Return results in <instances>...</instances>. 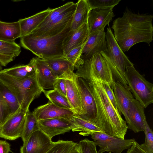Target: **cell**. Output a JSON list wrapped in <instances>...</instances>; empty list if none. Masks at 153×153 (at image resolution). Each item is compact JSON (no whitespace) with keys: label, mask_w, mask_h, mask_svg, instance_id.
Here are the masks:
<instances>
[{"label":"cell","mask_w":153,"mask_h":153,"mask_svg":"<svg viewBox=\"0 0 153 153\" xmlns=\"http://www.w3.org/2000/svg\"><path fill=\"white\" fill-rule=\"evenodd\" d=\"M152 15L136 14L127 8L123 16L113 22L111 28L114 37L123 52L133 45L144 42L149 44L153 40Z\"/></svg>","instance_id":"cell-1"},{"label":"cell","mask_w":153,"mask_h":153,"mask_svg":"<svg viewBox=\"0 0 153 153\" xmlns=\"http://www.w3.org/2000/svg\"><path fill=\"white\" fill-rule=\"evenodd\" d=\"M87 82L96 106L95 124L102 131L124 139L128 129L126 122L113 105L101 82L93 79Z\"/></svg>","instance_id":"cell-2"},{"label":"cell","mask_w":153,"mask_h":153,"mask_svg":"<svg viewBox=\"0 0 153 153\" xmlns=\"http://www.w3.org/2000/svg\"><path fill=\"white\" fill-rule=\"evenodd\" d=\"M71 23L60 33L53 36L38 38L28 34L22 37L21 45L42 59L64 57L63 42L71 30Z\"/></svg>","instance_id":"cell-3"},{"label":"cell","mask_w":153,"mask_h":153,"mask_svg":"<svg viewBox=\"0 0 153 153\" xmlns=\"http://www.w3.org/2000/svg\"><path fill=\"white\" fill-rule=\"evenodd\" d=\"M0 81L5 85L15 96L20 105L21 110L26 113L35 99L39 97L42 90L39 86L35 76L25 79H19L0 71Z\"/></svg>","instance_id":"cell-4"},{"label":"cell","mask_w":153,"mask_h":153,"mask_svg":"<svg viewBox=\"0 0 153 153\" xmlns=\"http://www.w3.org/2000/svg\"><path fill=\"white\" fill-rule=\"evenodd\" d=\"M105 36L107 50L101 52V54L106 60L113 78L114 77L116 81L128 86L125 78L126 68L128 67L134 66V64L119 46L110 27L107 28Z\"/></svg>","instance_id":"cell-5"},{"label":"cell","mask_w":153,"mask_h":153,"mask_svg":"<svg viewBox=\"0 0 153 153\" xmlns=\"http://www.w3.org/2000/svg\"><path fill=\"white\" fill-rule=\"evenodd\" d=\"M77 76L87 82L96 79L107 83L111 86L114 79L110 68L101 53H97L77 69Z\"/></svg>","instance_id":"cell-6"},{"label":"cell","mask_w":153,"mask_h":153,"mask_svg":"<svg viewBox=\"0 0 153 153\" xmlns=\"http://www.w3.org/2000/svg\"><path fill=\"white\" fill-rule=\"evenodd\" d=\"M125 78L129 90L135 99L145 108L153 103V84L147 80L134 66L126 68Z\"/></svg>","instance_id":"cell-7"},{"label":"cell","mask_w":153,"mask_h":153,"mask_svg":"<svg viewBox=\"0 0 153 153\" xmlns=\"http://www.w3.org/2000/svg\"><path fill=\"white\" fill-rule=\"evenodd\" d=\"M96 146L99 147L98 153L106 152L109 153H121L129 149L135 139H122L108 134L103 132L92 133L90 134Z\"/></svg>","instance_id":"cell-8"},{"label":"cell","mask_w":153,"mask_h":153,"mask_svg":"<svg viewBox=\"0 0 153 153\" xmlns=\"http://www.w3.org/2000/svg\"><path fill=\"white\" fill-rule=\"evenodd\" d=\"M76 7V3H74L46 25L36 29L29 34L34 37L41 38L59 34L71 23Z\"/></svg>","instance_id":"cell-9"},{"label":"cell","mask_w":153,"mask_h":153,"mask_svg":"<svg viewBox=\"0 0 153 153\" xmlns=\"http://www.w3.org/2000/svg\"><path fill=\"white\" fill-rule=\"evenodd\" d=\"M72 116L38 121L39 129L52 139L54 136L69 132L75 127Z\"/></svg>","instance_id":"cell-10"},{"label":"cell","mask_w":153,"mask_h":153,"mask_svg":"<svg viewBox=\"0 0 153 153\" xmlns=\"http://www.w3.org/2000/svg\"><path fill=\"white\" fill-rule=\"evenodd\" d=\"M54 142L40 129L32 133L20 149V153H46Z\"/></svg>","instance_id":"cell-11"},{"label":"cell","mask_w":153,"mask_h":153,"mask_svg":"<svg viewBox=\"0 0 153 153\" xmlns=\"http://www.w3.org/2000/svg\"><path fill=\"white\" fill-rule=\"evenodd\" d=\"M26 113L20 110L10 116L1 126L0 137L12 140L21 137Z\"/></svg>","instance_id":"cell-12"},{"label":"cell","mask_w":153,"mask_h":153,"mask_svg":"<svg viewBox=\"0 0 153 153\" xmlns=\"http://www.w3.org/2000/svg\"><path fill=\"white\" fill-rule=\"evenodd\" d=\"M76 82L85 112L84 115L80 117L95 123L97 115L96 106L88 83L83 79L78 77L76 79Z\"/></svg>","instance_id":"cell-13"},{"label":"cell","mask_w":153,"mask_h":153,"mask_svg":"<svg viewBox=\"0 0 153 153\" xmlns=\"http://www.w3.org/2000/svg\"><path fill=\"white\" fill-rule=\"evenodd\" d=\"M104 30L89 33L82 50L81 58L84 61L91 59L97 53L107 50Z\"/></svg>","instance_id":"cell-14"},{"label":"cell","mask_w":153,"mask_h":153,"mask_svg":"<svg viewBox=\"0 0 153 153\" xmlns=\"http://www.w3.org/2000/svg\"><path fill=\"white\" fill-rule=\"evenodd\" d=\"M30 62L33 67L36 81L41 89L42 90L54 89L56 78L46 62L38 57L33 58Z\"/></svg>","instance_id":"cell-15"},{"label":"cell","mask_w":153,"mask_h":153,"mask_svg":"<svg viewBox=\"0 0 153 153\" xmlns=\"http://www.w3.org/2000/svg\"><path fill=\"white\" fill-rule=\"evenodd\" d=\"M145 108L138 101L133 99L130 102L126 123L128 128L135 133L144 131L146 121Z\"/></svg>","instance_id":"cell-16"},{"label":"cell","mask_w":153,"mask_h":153,"mask_svg":"<svg viewBox=\"0 0 153 153\" xmlns=\"http://www.w3.org/2000/svg\"><path fill=\"white\" fill-rule=\"evenodd\" d=\"M112 8L94 9L88 13L87 25L89 34L104 30L114 17Z\"/></svg>","instance_id":"cell-17"},{"label":"cell","mask_w":153,"mask_h":153,"mask_svg":"<svg viewBox=\"0 0 153 153\" xmlns=\"http://www.w3.org/2000/svg\"><path fill=\"white\" fill-rule=\"evenodd\" d=\"M44 59L56 78L73 79L77 77L74 72V67L64 57H54Z\"/></svg>","instance_id":"cell-18"},{"label":"cell","mask_w":153,"mask_h":153,"mask_svg":"<svg viewBox=\"0 0 153 153\" xmlns=\"http://www.w3.org/2000/svg\"><path fill=\"white\" fill-rule=\"evenodd\" d=\"M114 92L117 108L120 114L123 115L126 122L130 102L134 99L128 86H126L117 81H113L111 86Z\"/></svg>","instance_id":"cell-19"},{"label":"cell","mask_w":153,"mask_h":153,"mask_svg":"<svg viewBox=\"0 0 153 153\" xmlns=\"http://www.w3.org/2000/svg\"><path fill=\"white\" fill-rule=\"evenodd\" d=\"M32 112L37 121L76 115L73 110L59 107L49 101L45 104L38 107Z\"/></svg>","instance_id":"cell-20"},{"label":"cell","mask_w":153,"mask_h":153,"mask_svg":"<svg viewBox=\"0 0 153 153\" xmlns=\"http://www.w3.org/2000/svg\"><path fill=\"white\" fill-rule=\"evenodd\" d=\"M89 34L87 23L76 29L70 30L63 42L64 56L72 49L84 44Z\"/></svg>","instance_id":"cell-21"},{"label":"cell","mask_w":153,"mask_h":153,"mask_svg":"<svg viewBox=\"0 0 153 153\" xmlns=\"http://www.w3.org/2000/svg\"><path fill=\"white\" fill-rule=\"evenodd\" d=\"M77 77L73 79H65L66 97L76 115L81 117L85 114V112L76 82Z\"/></svg>","instance_id":"cell-22"},{"label":"cell","mask_w":153,"mask_h":153,"mask_svg":"<svg viewBox=\"0 0 153 153\" xmlns=\"http://www.w3.org/2000/svg\"><path fill=\"white\" fill-rule=\"evenodd\" d=\"M53 10L49 7L31 16L19 20L21 31L20 37L30 34L37 28Z\"/></svg>","instance_id":"cell-23"},{"label":"cell","mask_w":153,"mask_h":153,"mask_svg":"<svg viewBox=\"0 0 153 153\" xmlns=\"http://www.w3.org/2000/svg\"><path fill=\"white\" fill-rule=\"evenodd\" d=\"M76 4V8L71 23V30L76 29L87 23L88 13L90 10L87 0H79Z\"/></svg>","instance_id":"cell-24"},{"label":"cell","mask_w":153,"mask_h":153,"mask_svg":"<svg viewBox=\"0 0 153 153\" xmlns=\"http://www.w3.org/2000/svg\"><path fill=\"white\" fill-rule=\"evenodd\" d=\"M21 36V31L19 21L6 22L0 20V40L14 42Z\"/></svg>","instance_id":"cell-25"},{"label":"cell","mask_w":153,"mask_h":153,"mask_svg":"<svg viewBox=\"0 0 153 153\" xmlns=\"http://www.w3.org/2000/svg\"><path fill=\"white\" fill-rule=\"evenodd\" d=\"M72 117L75 126L72 130L73 131H81L79 134L84 136H88L94 132H102L94 123L79 116L74 115Z\"/></svg>","instance_id":"cell-26"},{"label":"cell","mask_w":153,"mask_h":153,"mask_svg":"<svg viewBox=\"0 0 153 153\" xmlns=\"http://www.w3.org/2000/svg\"><path fill=\"white\" fill-rule=\"evenodd\" d=\"M2 71L10 76L19 79H27L35 76L34 68L30 62L27 65H16Z\"/></svg>","instance_id":"cell-27"},{"label":"cell","mask_w":153,"mask_h":153,"mask_svg":"<svg viewBox=\"0 0 153 153\" xmlns=\"http://www.w3.org/2000/svg\"><path fill=\"white\" fill-rule=\"evenodd\" d=\"M0 91L10 110V116L21 110L20 105L15 96L0 81Z\"/></svg>","instance_id":"cell-28"},{"label":"cell","mask_w":153,"mask_h":153,"mask_svg":"<svg viewBox=\"0 0 153 153\" xmlns=\"http://www.w3.org/2000/svg\"><path fill=\"white\" fill-rule=\"evenodd\" d=\"M42 92L48 99L49 101L53 104L61 108L73 111L67 98L61 94L56 90H43Z\"/></svg>","instance_id":"cell-29"},{"label":"cell","mask_w":153,"mask_h":153,"mask_svg":"<svg viewBox=\"0 0 153 153\" xmlns=\"http://www.w3.org/2000/svg\"><path fill=\"white\" fill-rule=\"evenodd\" d=\"M38 121L33 112H27L24 126L21 137L25 143L33 132L39 129Z\"/></svg>","instance_id":"cell-30"},{"label":"cell","mask_w":153,"mask_h":153,"mask_svg":"<svg viewBox=\"0 0 153 153\" xmlns=\"http://www.w3.org/2000/svg\"><path fill=\"white\" fill-rule=\"evenodd\" d=\"M21 51L20 46L15 42L0 40V54L14 58L19 56Z\"/></svg>","instance_id":"cell-31"},{"label":"cell","mask_w":153,"mask_h":153,"mask_svg":"<svg viewBox=\"0 0 153 153\" xmlns=\"http://www.w3.org/2000/svg\"><path fill=\"white\" fill-rule=\"evenodd\" d=\"M77 143L72 141L59 140L54 142L52 147L46 153H71Z\"/></svg>","instance_id":"cell-32"},{"label":"cell","mask_w":153,"mask_h":153,"mask_svg":"<svg viewBox=\"0 0 153 153\" xmlns=\"http://www.w3.org/2000/svg\"><path fill=\"white\" fill-rule=\"evenodd\" d=\"M85 44L72 49L64 57L71 62L74 68L77 69L82 65L84 63V61L81 58V56Z\"/></svg>","instance_id":"cell-33"},{"label":"cell","mask_w":153,"mask_h":153,"mask_svg":"<svg viewBox=\"0 0 153 153\" xmlns=\"http://www.w3.org/2000/svg\"><path fill=\"white\" fill-rule=\"evenodd\" d=\"M74 3L72 1L68 2L61 6L53 9V10L47 16L41 24L36 29L40 28L46 25L72 5Z\"/></svg>","instance_id":"cell-34"},{"label":"cell","mask_w":153,"mask_h":153,"mask_svg":"<svg viewBox=\"0 0 153 153\" xmlns=\"http://www.w3.org/2000/svg\"><path fill=\"white\" fill-rule=\"evenodd\" d=\"M90 10L94 9L112 8L118 4L121 0H87Z\"/></svg>","instance_id":"cell-35"},{"label":"cell","mask_w":153,"mask_h":153,"mask_svg":"<svg viewBox=\"0 0 153 153\" xmlns=\"http://www.w3.org/2000/svg\"><path fill=\"white\" fill-rule=\"evenodd\" d=\"M145 140L143 143L140 145L142 148L149 153H153V132L147 121L145 123Z\"/></svg>","instance_id":"cell-36"},{"label":"cell","mask_w":153,"mask_h":153,"mask_svg":"<svg viewBox=\"0 0 153 153\" xmlns=\"http://www.w3.org/2000/svg\"><path fill=\"white\" fill-rule=\"evenodd\" d=\"M10 116V110L0 91V125L2 126Z\"/></svg>","instance_id":"cell-37"},{"label":"cell","mask_w":153,"mask_h":153,"mask_svg":"<svg viewBox=\"0 0 153 153\" xmlns=\"http://www.w3.org/2000/svg\"><path fill=\"white\" fill-rule=\"evenodd\" d=\"M78 143L81 147L82 153H98L93 141L86 138L80 140Z\"/></svg>","instance_id":"cell-38"},{"label":"cell","mask_w":153,"mask_h":153,"mask_svg":"<svg viewBox=\"0 0 153 153\" xmlns=\"http://www.w3.org/2000/svg\"><path fill=\"white\" fill-rule=\"evenodd\" d=\"M101 82L108 98L115 108L116 110H118L115 96L113 89L110 85L107 83L103 82Z\"/></svg>","instance_id":"cell-39"},{"label":"cell","mask_w":153,"mask_h":153,"mask_svg":"<svg viewBox=\"0 0 153 153\" xmlns=\"http://www.w3.org/2000/svg\"><path fill=\"white\" fill-rule=\"evenodd\" d=\"M54 89L56 90L61 94L66 97V87L65 79L56 78L54 85Z\"/></svg>","instance_id":"cell-40"},{"label":"cell","mask_w":153,"mask_h":153,"mask_svg":"<svg viewBox=\"0 0 153 153\" xmlns=\"http://www.w3.org/2000/svg\"><path fill=\"white\" fill-rule=\"evenodd\" d=\"M126 153H149L145 151L136 141H135Z\"/></svg>","instance_id":"cell-41"},{"label":"cell","mask_w":153,"mask_h":153,"mask_svg":"<svg viewBox=\"0 0 153 153\" xmlns=\"http://www.w3.org/2000/svg\"><path fill=\"white\" fill-rule=\"evenodd\" d=\"M11 152L10 145L5 140H0V153H9Z\"/></svg>","instance_id":"cell-42"},{"label":"cell","mask_w":153,"mask_h":153,"mask_svg":"<svg viewBox=\"0 0 153 153\" xmlns=\"http://www.w3.org/2000/svg\"><path fill=\"white\" fill-rule=\"evenodd\" d=\"M71 153H82L81 147L78 143H77L74 149Z\"/></svg>","instance_id":"cell-43"},{"label":"cell","mask_w":153,"mask_h":153,"mask_svg":"<svg viewBox=\"0 0 153 153\" xmlns=\"http://www.w3.org/2000/svg\"><path fill=\"white\" fill-rule=\"evenodd\" d=\"M2 70V66L0 64V71H1Z\"/></svg>","instance_id":"cell-44"},{"label":"cell","mask_w":153,"mask_h":153,"mask_svg":"<svg viewBox=\"0 0 153 153\" xmlns=\"http://www.w3.org/2000/svg\"><path fill=\"white\" fill-rule=\"evenodd\" d=\"M1 128V126L0 125V132Z\"/></svg>","instance_id":"cell-45"}]
</instances>
